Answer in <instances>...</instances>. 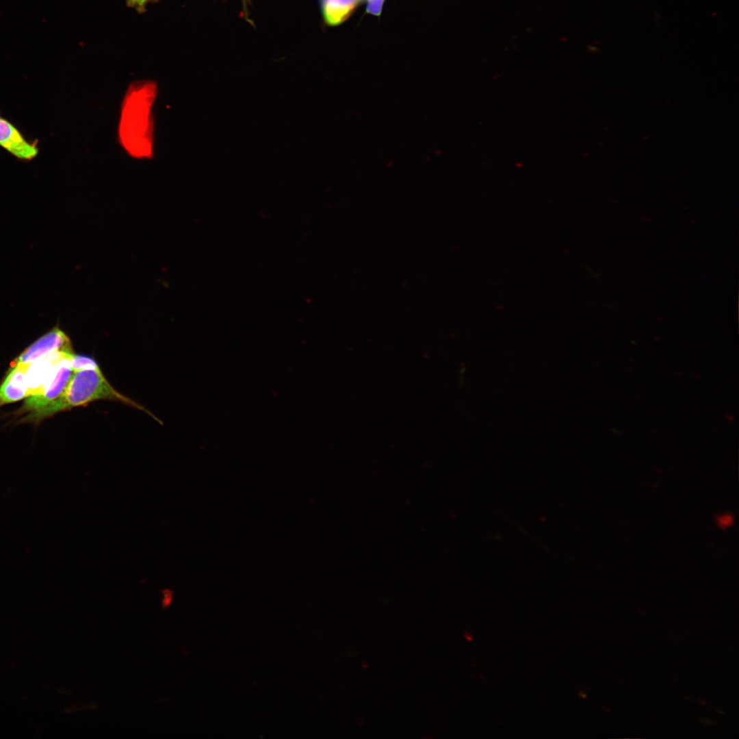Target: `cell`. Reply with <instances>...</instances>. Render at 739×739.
<instances>
[{
    "label": "cell",
    "instance_id": "6da1fadb",
    "mask_svg": "<svg viewBox=\"0 0 739 739\" xmlns=\"http://www.w3.org/2000/svg\"><path fill=\"white\" fill-rule=\"evenodd\" d=\"M155 94L153 82L141 81L131 84L125 98L119 133L124 147L134 157H148L152 153L151 107Z\"/></svg>",
    "mask_w": 739,
    "mask_h": 739
},
{
    "label": "cell",
    "instance_id": "7a4b0ae2",
    "mask_svg": "<svg viewBox=\"0 0 739 739\" xmlns=\"http://www.w3.org/2000/svg\"><path fill=\"white\" fill-rule=\"evenodd\" d=\"M99 400L124 402L153 416V414L142 406L117 391L105 378L96 363L73 372L61 395L42 409L35 412L31 417L38 419L73 407L85 406Z\"/></svg>",
    "mask_w": 739,
    "mask_h": 739
},
{
    "label": "cell",
    "instance_id": "3957f363",
    "mask_svg": "<svg viewBox=\"0 0 739 739\" xmlns=\"http://www.w3.org/2000/svg\"><path fill=\"white\" fill-rule=\"evenodd\" d=\"M75 354L64 358L60 363L54 376L36 395L28 396L25 408L38 411L58 398L64 390L73 374L71 360Z\"/></svg>",
    "mask_w": 739,
    "mask_h": 739
},
{
    "label": "cell",
    "instance_id": "277c9868",
    "mask_svg": "<svg viewBox=\"0 0 739 739\" xmlns=\"http://www.w3.org/2000/svg\"><path fill=\"white\" fill-rule=\"evenodd\" d=\"M74 352L55 351L27 365V397L38 394L54 376L60 363Z\"/></svg>",
    "mask_w": 739,
    "mask_h": 739
},
{
    "label": "cell",
    "instance_id": "5b68a950",
    "mask_svg": "<svg viewBox=\"0 0 739 739\" xmlns=\"http://www.w3.org/2000/svg\"><path fill=\"white\" fill-rule=\"evenodd\" d=\"M55 351L73 352L70 338L57 326L53 327L26 348L16 359L15 363L27 365Z\"/></svg>",
    "mask_w": 739,
    "mask_h": 739
},
{
    "label": "cell",
    "instance_id": "8992f818",
    "mask_svg": "<svg viewBox=\"0 0 739 739\" xmlns=\"http://www.w3.org/2000/svg\"><path fill=\"white\" fill-rule=\"evenodd\" d=\"M37 144L28 141L17 127L0 113V146L18 159L31 161L38 154Z\"/></svg>",
    "mask_w": 739,
    "mask_h": 739
},
{
    "label": "cell",
    "instance_id": "52a82bcc",
    "mask_svg": "<svg viewBox=\"0 0 739 739\" xmlns=\"http://www.w3.org/2000/svg\"><path fill=\"white\" fill-rule=\"evenodd\" d=\"M27 365L15 363L0 387V406L27 397Z\"/></svg>",
    "mask_w": 739,
    "mask_h": 739
},
{
    "label": "cell",
    "instance_id": "ba28073f",
    "mask_svg": "<svg viewBox=\"0 0 739 739\" xmlns=\"http://www.w3.org/2000/svg\"><path fill=\"white\" fill-rule=\"evenodd\" d=\"M361 0H320L323 16L330 26L345 21Z\"/></svg>",
    "mask_w": 739,
    "mask_h": 739
},
{
    "label": "cell",
    "instance_id": "9c48e42d",
    "mask_svg": "<svg viewBox=\"0 0 739 739\" xmlns=\"http://www.w3.org/2000/svg\"><path fill=\"white\" fill-rule=\"evenodd\" d=\"M384 0H367V12L379 16L382 11Z\"/></svg>",
    "mask_w": 739,
    "mask_h": 739
},
{
    "label": "cell",
    "instance_id": "30bf717a",
    "mask_svg": "<svg viewBox=\"0 0 739 739\" xmlns=\"http://www.w3.org/2000/svg\"><path fill=\"white\" fill-rule=\"evenodd\" d=\"M163 597L161 600L162 606L164 608L168 607L172 602L173 599V592L172 590L166 588L161 591Z\"/></svg>",
    "mask_w": 739,
    "mask_h": 739
},
{
    "label": "cell",
    "instance_id": "8fae6325",
    "mask_svg": "<svg viewBox=\"0 0 739 739\" xmlns=\"http://www.w3.org/2000/svg\"><path fill=\"white\" fill-rule=\"evenodd\" d=\"M150 0H127V4L130 7L137 9L138 11H143L146 4Z\"/></svg>",
    "mask_w": 739,
    "mask_h": 739
},
{
    "label": "cell",
    "instance_id": "7c38bea8",
    "mask_svg": "<svg viewBox=\"0 0 739 739\" xmlns=\"http://www.w3.org/2000/svg\"><path fill=\"white\" fill-rule=\"evenodd\" d=\"M732 521V517L729 515H725L718 517V525L722 528L728 527L729 526L731 525Z\"/></svg>",
    "mask_w": 739,
    "mask_h": 739
},
{
    "label": "cell",
    "instance_id": "4fadbf2b",
    "mask_svg": "<svg viewBox=\"0 0 739 739\" xmlns=\"http://www.w3.org/2000/svg\"><path fill=\"white\" fill-rule=\"evenodd\" d=\"M700 722L705 725H714L716 724V721L708 718H702L700 720Z\"/></svg>",
    "mask_w": 739,
    "mask_h": 739
},
{
    "label": "cell",
    "instance_id": "5bb4252c",
    "mask_svg": "<svg viewBox=\"0 0 739 739\" xmlns=\"http://www.w3.org/2000/svg\"><path fill=\"white\" fill-rule=\"evenodd\" d=\"M716 712H718V713H719V714H723V712L722 710H718V709H717V710H716Z\"/></svg>",
    "mask_w": 739,
    "mask_h": 739
},
{
    "label": "cell",
    "instance_id": "9a60e30c",
    "mask_svg": "<svg viewBox=\"0 0 739 739\" xmlns=\"http://www.w3.org/2000/svg\"><path fill=\"white\" fill-rule=\"evenodd\" d=\"M243 1H245V0H243Z\"/></svg>",
    "mask_w": 739,
    "mask_h": 739
}]
</instances>
